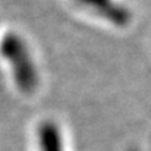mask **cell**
Here are the masks:
<instances>
[{"label": "cell", "mask_w": 151, "mask_h": 151, "mask_svg": "<svg viewBox=\"0 0 151 151\" xmlns=\"http://www.w3.org/2000/svg\"><path fill=\"white\" fill-rule=\"evenodd\" d=\"M0 53L9 62L18 88L24 92L32 91L38 84V76L24 41L16 34H7L0 42Z\"/></svg>", "instance_id": "cell-1"}, {"label": "cell", "mask_w": 151, "mask_h": 151, "mask_svg": "<svg viewBox=\"0 0 151 151\" xmlns=\"http://www.w3.org/2000/svg\"><path fill=\"white\" fill-rule=\"evenodd\" d=\"M78 1L113 24L124 25L129 21L127 11L123 7L116 4L113 0H78Z\"/></svg>", "instance_id": "cell-2"}]
</instances>
